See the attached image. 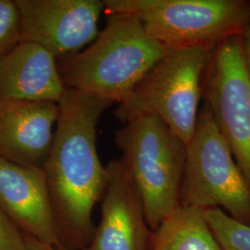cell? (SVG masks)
Instances as JSON below:
<instances>
[{
  "label": "cell",
  "mask_w": 250,
  "mask_h": 250,
  "mask_svg": "<svg viewBox=\"0 0 250 250\" xmlns=\"http://www.w3.org/2000/svg\"><path fill=\"white\" fill-rule=\"evenodd\" d=\"M112 105L69 88L59 102L53 141L42 169L60 249L83 250L93 238L94 207L108 182L97 149V125Z\"/></svg>",
  "instance_id": "cell-1"
},
{
  "label": "cell",
  "mask_w": 250,
  "mask_h": 250,
  "mask_svg": "<svg viewBox=\"0 0 250 250\" xmlns=\"http://www.w3.org/2000/svg\"><path fill=\"white\" fill-rule=\"evenodd\" d=\"M165 52L138 19L111 13L89 46L57 64L65 88L119 104Z\"/></svg>",
  "instance_id": "cell-2"
},
{
  "label": "cell",
  "mask_w": 250,
  "mask_h": 250,
  "mask_svg": "<svg viewBox=\"0 0 250 250\" xmlns=\"http://www.w3.org/2000/svg\"><path fill=\"white\" fill-rule=\"evenodd\" d=\"M215 47L166 51L117 105L114 116L123 125L138 117H158L188 146L197 125L203 80Z\"/></svg>",
  "instance_id": "cell-3"
},
{
  "label": "cell",
  "mask_w": 250,
  "mask_h": 250,
  "mask_svg": "<svg viewBox=\"0 0 250 250\" xmlns=\"http://www.w3.org/2000/svg\"><path fill=\"white\" fill-rule=\"evenodd\" d=\"M114 140L154 231L181 207L188 146L156 116L129 121L117 130Z\"/></svg>",
  "instance_id": "cell-4"
},
{
  "label": "cell",
  "mask_w": 250,
  "mask_h": 250,
  "mask_svg": "<svg viewBox=\"0 0 250 250\" xmlns=\"http://www.w3.org/2000/svg\"><path fill=\"white\" fill-rule=\"evenodd\" d=\"M104 11L138 19L163 48L215 47L250 25L249 0H104Z\"/></svg>",
  "instance_id": "cell-5"
},
{
  "label": "cell",
  "mask_w": 250,
  "mask_h": 250,
  "mask_svg": "<svg viewBox=\"0 0 250 250\" xmlns=\"http://www.w3.org/2000/svg\"><path fill=\"white\" fill-rule=\"evenodd\" d=\"M183 207L221 208L250 226V183L232 157L208 105L199 110L181 190Z\"/></svg>",
  "instance_id": "cell-6"
},
{
  "label": "cell",
  "mask_w": 250,
  "mask_h": 250,
  "mask_svg": "<svg viewBox=\"0 0 250 250\" xmlns=\"http://www.w3.org/2000/svg\"><path fill=\"white\" fill-rule=\"evenodd\" d=\"M202 90L234 161L250 183V83L240 36L216 45Z\"/></svg>",
  "instance_id": "cell-7"
},
{
  "label": "cell",
  "mask_w": 250,
  "mask_h": 250,
  "mask_svg": "<svg viewBox=\"0 0 250 250\" xmlns=\"http://www.w3.org/2000/svg\"><path fill=\"white\" fill-rule=\"evenodd\" d=\"M21 41L44 48L55 59L81 51L99 35L104 11L99 0H15Z\"/></svg>",
  "instance_id": "cell-8"
},
{
  "label": "cell",
  "mask_w": 250,
  "mask_h": 250,
  "mask_svg": "<svg viewBox=\"0 0 250 250\" xmlns=\"http://www.w3.org/2000/svg\"><path fill=\"white\" fill-rule=\"evenodd\" d=\"M107 169L101 220L83 250H148L153 231L125 160L110 161Z\"/></svg>",
  "instance_id": "cell-9"
},
{
  "label": "cell",
  "mask_w": 250,
  "mask_h": 250,
  "mask_svg": "<svg viewBox=\"0 0 250 250\" xmlns=\"http://www.w3.org/2000/svg\"><path fill=\"white\" fill-rule=\"evenodd\" d=\"M59 103L43 99L0 102V159L41 167L53 141Z\"/></svg>",
  "instance_id": "cell-10"
},
{
  "label": "cell",
  "mask_w": 250,
  "mask_h": 250,
  "mask_svg": "<svg viewBox=\"0 0 250 250\" xmlns=\"http://www.w3.org/2000/svg\"><path fill=\"white\" fill-rule=\"evenodd\" d=\"M0 208L22 233L60 249L41 167L22 166L0 159Z\"/></svg>",
  "instance_id": "cell-11"
},
{
  "label": "cell",
  "mask_w": 250,
  "mask_h": 250,
  "mask_svg": "<svg viewBox=\"0 0 250 250\" xmlns=\"http://www.w3.org/2000/svg\"><path fill=\"white\" fill-rule=\"evenodd\" d=\"M64 91L56 59L39 45L21 41L0 56V102L43 99L59 103Z\"/></svg>",
  "instance_id": "cell-12"
},
{
  "label": "cell",
  "mask_w": 250,
  "mask_h": 250,
  "mask_svg": "<svg viewBox=\"0 0 250 250\" xmlns=\"http://www.w3.org/2000/svg\"><path fill=\"white\" fill-rule=\"evenodd\" d=\"M148 250H222L204 210L179 207L152 232Z\"/></svg>",
  "instance_id": "cell-13"
},
{
  "label": "cell",
  "mask_w": 250,
  "mask_h": 250,
  "mask_svg": "<svg viewBox=\"0 0 250 250\" xmlns=\"http://www.w3.org/2000/svg\"><path fill=\"white\" fill-rule=\"evenodd\" d=\"M206 222L222 250H250V226L230 217L222 208L204 209Z\"/></svg>",
  "instance_id": "cell-14"
},
{
  "label": "cell",
  "mask_w": 250,
  "mask_h": 250,
  "mask_svg": "<svg viewBox=\"0 0 250 250\" xmlns=\"http://www.w3.org/2000/svg\"><path fill=\"white\" fill-rule=\"evenodd\" d=\"M20 42V17L15 1L0 0V56Z\"/></svg>",
  "instance_id": "cell-15"
},
{
  "label": "cell",
  "mask_w": 250,
  "mask_h": 250,
  "mask_svg": "<svg viewBox=\"0 0 250 250\" xmlns=\"http://www.w3.org/2000/svg\"><path fill=\"white\" fill-rule=\"evenodd\" d=\"M0 250H23L22 232L0 208Z\"/></svg>",
  "instance_id": "cell-16"
},
{
  "label": "cell",
  "mask_w": 250,
  "mask_h": 250,
  "mask_svg": "<svg viewBox=\"0 0 250 250\" xmlns=\"http://www.w3.org/2000/svg\"><path fill=\"white\" fill-rule=\"evenodd\" d=\"M241 37L242 52L243 61L245 65L246 73L250 83V27H248L244 33L240 35Z\"/></svg>",
  "instance_id": "cell-17"
},
{
  "label": "cell",
  "mask_w": 250,
  "mask_h": 250,
  "mask_svg": "<svg viewBox=\"0 0 250 250\" xmlns=\"http://www.w3.org/2000/svg\"><path fill=\"white\" fill-rule=\"evenodd\" d=\"M22 237H23V250H65L38 241L24 233H22Z\"/></svg>",
  "instance_id": "cell-18"
},
{
  "label": "cell",
  "mask_w": 250,
  "mask_h": 250,
  "mask_svg": "<svg viewBox=\"0 0 250 250\" xmlns=\"http://www.w3.org/2000/svg\"></svg>",
  "instance_id": "cell-19"
}]
</instances>
